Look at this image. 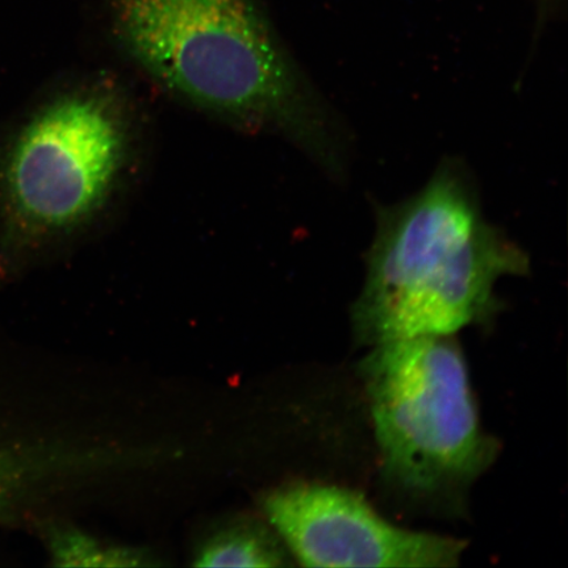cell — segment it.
Masks as SVG:
<instances>
[{
	"label": "cell",
	"instance_id": "5b68a950",
	"mask_svg": "<svg viewBox=\"0 0 568 568\" xmlns=\"http://www.w3.org/2000/svg\"><path fill=\"white\" fill-rule=\"evenodd\" d=\"M262 509L302 566L452 568L466 550L460 539L397 527L336 485H284L264 495Z\"/></svg>",
	"mask_w": 568,
	"mask_h": 568
},
{
	"label": "cell",
	"instance_id": "6da1fadb",
	"mask_svg": "<svg viewBox=\"0 0 568 568\" xmlns=\"http://www.w3.org/2000/svg\"><path fill=\"white\" fill-rule=\"evenodd\" d=\"M112 33L159 87L240 128L281 134L331 173L343 139L257 0H105Z\"/></svg>",
	"mask_w": 568,
	"mask_h": 568
},
{
	"label": "cell",
	"instance_id": "8992f818",
	"mask_svg": "<svg viewBox=\"0 0 568 568\" xmlns=\"http://www.w3.org/2000/svg\"><path fill=\"white\" fill-rule=\"evenodd\" d=\"M291 552L278 532L258 518L239 517L213 528L194 554L197 567H283Z\"/></svg>",
	"mask_w": 568,
	"mask_h": 568
},
{
	"label": "cell",
	"instance_id": "ba28073f",
	"mask_svg": "<svg viewBox=\"0 0 568 568\" xmlns=\"http://www.w3.org/2000/svg\"><path fill=\"white\" fill-rule=\"evenodd\" d=\"M49 550L55 566L136 567L152 566L151 556L125 546L106 545L73 527H54L49 531Z\"/></svg>",
	"mask_w": 568,
	"mask_h": 568
},
{
	"label": "cell",
	"instance_id": "7a4b0ae2",
	"mask_svg": "<svg viewBox=\"0 0 568 568\" xmlns=\"http://www.w3.org/2000/svg\"><path fill=\"white\" fill-rule=\"evenodd\" d=\"M529 266L528 254L487 222L464 169L444 162L417 194L376 211L354 337L374 346L486 324L501 308L497 282Z\"/></svg>",
	"mask_w": 568,
	"mask_h": 568
},
{
	"label": "cell",
	"instance_id": "277c9868",
	"mask_svg": "<svg viewBox=\"0 0 568 568\" xmlns=\"http://www.w3.org/2000/svg\"><path fill=\"white\" fill-rule=\"evenodd\" d=\"M359 373L383 479L410 503L459 509L499 444L481 428L458 341L438 335L374 345Z\"/></svg>",
	"mask_w": 568,
	"mask_h": 568
},
{
	"label": "cell",
	"instance_id": "3957f363",
	"mask_svg": "<svg viewBox=\"0 0 568 568\" xmlns=\"http://www.w3.org/2000/svg\"><path fill=\"white\" fill-rule=\"evenodd\" d=\"M133 124L116 88L88 84L36 109L0 148V261L19 266L88 229L122 184Z\"/></svg>",
	"mask_w": 568,
	"mask_h": 568
},
{
	"label": "cell",
	"instance_id": "52a82bcc",
	"mask_svg": "<svg viewBox=\"0 0 568 568\" xmlns=\"http://www.w3.org/2000/svg\"><path fill=\"white\" fill-rule=\"evenodd\" d=\"M54 454L42 447L0 442V521L11 520L36 485L51 474Z\"/></svg>",
	"mask_w": 568,
	"mask_h": 568
}]
</instances>
